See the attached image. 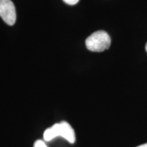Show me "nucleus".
Segmentation results:
<instances>
[{
	"instance_id": "obj_7",
	"label": "nucleus",
	"mask_w": 147,
	"mask_h": 147,
	"mask_svg": "<svg viewBox=\"0 0 147 147\" xmlns=\"http://www.w3.org/2000/svg\"><path fill=\"white\" fill-rule=\"evenodd\" d=\"M145 49H146V51L147 52V42H146V47H145Z\"/></svg>"
},
{
	"instance_id": "obj_3",
	"label": "nucleus",
	"mask_w": 147,
	"mask_h": 147,
	"mask_svg": "<svg viewBox=\"0 0 147 147\" xmlns=\"http://www.w3.org/2000/svg\"><path fill=\"white\" fill-rule=\"evenodd\" d=\"M0 16L8 25H13L15 23L16 10L11 0H0Z\"/></svg>"
},
{
	"instance_id": "obj_6",
	"label": "nucleus",
	"mask_w": 147,
	"mask_h": 147,
	"mask_svg": "<svg viewBox=\"0 0 147 147\" xmlns=\"http://www.w3.org/2000/svg\"><path fill=\"white\" fill-rule=\"evenodd\" d=\"M136 147H147V143H146V144H141V145H140V146H138Z\"/></svg>"
},
{
	"instance_id": "obj_5",
	"label": "nucleus",
	"mask_w": 147,
	"mask_h": 147,
	"mask_svg": "<svg viewBox=\"0 0 147 147\" xmlns=\"http://www.w3.org/2000/svg\"><path fill=\"white\" fill-rule=\"evenodd\" d=\"M63 1L65 3H67V4L72 5L76 4V3L79 1V0H63Z\"/></svg>"
},
{
	"instance_id": "obj_1",
	"label": "nucleus",
	"mask_w": 147,
	"mask_h": 147,
	"mask_svg": "<svg viewBox=\"0 0 147 147\" xmlns=\"http://www.w3.org/2000/svg\"><path fill=\"white\" fill-rule=\"evenodd\" d=\"M88 50L93 52H102L109 49L111 39L105 31H97L93 33L85 41Z\"/></svg>"
},
{
	"instance_id": "obj_2",
	"label": "nucleus",
	"mask_w": 147,
	"mask_h": 147,
	"mask_svg": "<svg viewBox=\"0 0 147 147\" xmlns=\"http://www.w3.org/2000/svg\"><path fill=\"white\" fill-rule=\"evenodd\" d=\"M51 127L54 131L56 138L62 137L71 144H74L76 141L74 130L66 121H62L59 123H55Z\"/></svg>"
},
{
	"instance_id": "obj_4",
	"label": "nucleus",
	"mask_w": 147,
	"mask_h": 147,
	"mask_svg": "<svg viewBox=\"0 0 147 147\" xmlns=\"http://www.w3.org/2000/svg\"><path fill=\"white\" fill-rule=\"evenodd\" d=\"M34 147H48V146L44 141L38 140H36V142H35L34 144Z\"/></svg>"
}]
</instances>
